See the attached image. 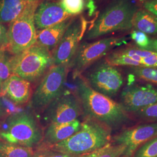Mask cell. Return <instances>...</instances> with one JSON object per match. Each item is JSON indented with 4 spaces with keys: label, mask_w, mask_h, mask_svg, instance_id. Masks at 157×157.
<instances>
[{
    "label": "cell",
    "mask_w": 157,
    "mask_h": 157,
    "mask_svg": "<svg viewBox=\"0 0 157 157\" xmlns=\"http://www.w3.org/2000/svg\"><path fill=\"white\" fill-rule=\"evenodd\" d=\"M28 80L14 74L2 84L1 93L17 104L28 102L31 95V84Z\"/></svg>",
    "instance_id": "obj_15"
},
{
    "label": "cell",
    "mask_w": 157,
    "mask_h": 157,
    "mask_svg": "<svg viewBox=\"0 0 157 157\" xmlns=\"http://www.w3.org/2000/svg\"><path fill=\"white\" fill-rule=\"evenodd\" d=\"M112 130L104 124L86 118L78 132L48 149L70 155L81 156L102 148L112 140Z\"/></svg>",
    "instance_id": "obj_2"
},
{
    "label": "cell",
    "mask_w": 157,
    "mask_h": 157,
    "mask_svg": "<svg viewBox=\"0 0 157 157\" xmlns=\"http://www.w3.org/2000/svg\"><path fill=\"white\" fill-rule=\"evenodd\" d=\"M32 147L0 143V157H33Z\"/></svg>",
    "instance_id": "obj_21"
},
{
    "label": "cell",
    "mask_w": 157,
    "mask_h": 157,
    "mask_svg": "<svg viewBox=\"0 0 157 157\" xmlns=\"http://www.w3.org/2000/svg\"><path fill=\"white\" fill-rule=\"evenodd\" d=\"M81 125L82 122L78 119L69 122L50 124L45 130L44 141L50 146L65 140L78 132Z\"/></svg>",
    "instance_id": "obj_17"
},
{
    "label": "cell",
    "mask_w": 157,
    "mask_h": 157,
    "mask_svg": "<svg viewBox=\"0 0 157 157\" xmlns=\"http://www.w3.org/2000/svg\"><path fill=\"white\" fill-rule=\"evenodd\" d=\"M67 67L52 65L45 73L32 97L31 104L34 109L47 107L64 92Z\"/></svg>",
    "instance_id": "obj_9"
},
{
    "label": "cell",
    "mask_w": 157,
    "mask_h": 157,
    "mask_svg": "<svg viewBox=\"0 0 157 157\" xmlns=\"http://www.w3.org/2000/svg\"><path fill=\"white\" fill-rule=\"evenodd\" d=\"M28 3L22 0H0V23H11L23 11Z\"/></svg>",
    "instance_id": "obj_19"
},
{
    "label": "cell",
    "mask_w": 157,
    "mask_h": 157,
    "mask_svg": "<svg viewBox=\"0 0 157 157\" xmlns=\"http://www.w3.org/2000/svg\"><path fill=\"white\" fill-rule=\"evenodd\" d=\"M126 70L129 77L157 87V67H126Z\"/></svg>",
    "instance_id": "obj_20"
},
{
    "label": "cell",
    "mask_w": 157,
    "mask_h": 157,
    "mask_svg": "<svg viewBox=\"0 0 157 157\" xmlns=\"http://www.w3.org/2000/svg\"><path fill=\"white\" fill-rule=\"evenodd\" d=\"M8 45V31L0 23V50H4Z\"/></svg>",
    "instance_id": "obj_31"
},
{
    "label": "cell",
    "mask_w": 157,
    "mask_h": 157,
    "mask_svg": "<svg viewBox=\"0 0 157 157\" xmlns=\"http://www.w3.org/2000/svg\"><path fill=\"white\" fill-rule=\"evenodd\" d=\"M133 28L148 36H157V18L144 9L138 10L133 19Z\"/></svg>",
    "instance_id": "obj_18"
},
{
    "label": "cell",
    "mask_w": 157,
    "mask_h": 157,
    "mask_svg": "<svg viewBox=\"0 0 157 157\" xmlns=\"http://www.w3.org/2000/svg\"><path fill=\"white\" fill-rule=\"evenodd\" d=\"M157 136V122H145L121 130L111 141L113 144L125 146V157H131L139 146Z\"/></svg>",
    "instance_id": "obj_12"
},
{
    "label": "cell",
    "mask_w": 157,
    "mask_h": 157,
    "mask_svg": "<svg viewBox=\"0 0 157 157\" xmlns=\"http://www.w3.org/2000/svg\"><path fill=\"white\" fill-rule=\"evenodd\" d=\"M130 115L134 121L140 123L157 122V103Z\"/></svg>",
    "instance_id": "obj_23"
},
{
    "label": "cell",
    "mask_w": 157,
    "mask_h": 157,
    "mask_svg": "<svg viewBox=\"0 0 157 157\" xmlns=\"http://www.w3.org/2000/svg\"><path fill=\"white\" fill-rule=\"evenodd\" d=\"M59 4L69 15L74 17L83 11L86 6L85 0H60Z\"/></svg>",
    "instance_id": "obj_25"
},
{
    "label": "cell",
    "mask_w": 157,
    "mask_h": 157,
    "mask_svg": "<svg viewBox=\"0 0 157 157\" xmlns=\"http://www.w3.org/2000/svg\"><path fill=\"white\" fill-rule=\"evenodd\" d=\"M12 74L11 58L6 55L4 50H0V81L3 83Z\"/></svg>",
    "instance_id": "obj_27"
},
{
    "label": "cell",
    "mask_w": 157,
    "mask_h": 157,
    "mask_svg": "<svg viewBox=\"0 0 157 157\" xmlns=\"http://www.w3.org/2000/svg\"><path fill=\"white\" fill-rule=\"evenodd\" d=\"M105 60L110 65L115 67H141L139 62L121 53L118 50L110 52L105 57Z\"/></svg>",
    "instance_id": "obj_22"
},
{
    "label": "cell",
    "mask_w": 157,
    "mask_h": 157,
    "mask_svg": "<svg viewBox=\"0 0 157 157\" xmlns=\"http://www.w3.org/2000/svg\"><path fill=\"white\" fill-rule=\"evenodd\" d=\"M125 37L104 38L93 43H83L78 46L70 66L72 67L73 77L76 78L87 67L107 56L114 48L127 43Z\"/></svg>",
    "instance_id": "obj_8"
},
{
    "label": "cell",
    "mask_w": 157,
    "mask_h": 157,
    "mask_svg": "<svg viewBox=\"0 0 157 157\" xmlns=\"http://www.w3.org/2000/svg\"><path fill=\"white\" fill-rule=\"evenodd\" d=\"M141 65L144 67H157V52H154L151 56L143 58Z\"/></svg>",
    "instance_id": "obj_30"
},
{
    "label": "cell",
    "mask_w": 157,
    "mask_h": 157,
    "mask_svg": "<svg viewBox=\"0 0 157 157\" xmlns=\"http://www.w3.org/2000/svg\"><path fill=\"white\" fill-rule=\"evenodd\" d=\"M126 147L123 145L113 144L112 143L107 149L97 157H126Z\"/></svg>",
    "instance_id": "obj_28"
},
{
    "label": "cell",
    "mask_w": 157,
    "mask_h": 157,
    "mask_svg": "<svg viewBox=\"0 0 157 157\" xmlns=\"http://www.w3.org/2000/svg\"><path fill=\"white\" fill-rule=\"evenodd\" d=\"M143 7L157 18V0H146L143 3Z\"/></svg>",
    "instance_id": "obj_32"
},
{
    "label": "cell",
    "mask_w": 157,
    "mask_h": 157,
    "mask_svg": "<svg viewBox=\"0 0 157 157\" xmlns=\"http://www.w3.org/2000/svg\"><path fill=\"white\" fill-rule=\"evenodd\" d=\"M85 75V81L96 91L113 98L124 88V76L117 67L105 60L95 62Z\"/></svg>",
    "instance_id": "obj_7"
},
{
    "label": "cell",
    "mask_w": 157,
    "mask_h": 157,
    "mask_svg": "<svg viewBox=\"0 0 157 157\" xmlns=\"http://www.w3.org/2000/svg\"><path fill=\"white\" fill-rule=\"evenodd\" d=\"M71 17L62 8L59 2L45 1L37 6L34 13L36 29L43 30L62 22Z\"/></svg>",
    "instance_id": "obj_14"
},
{
    "label": "cell",
    "mask_w": 157,
    "mask_h": 157,
    "mask_svg": "<svg viewBox=\"0 0 157 157\" xmlns=\"http://www.w3.org/2000/svg\"><path fill=\"white\" fill-rule=\"evenodd\" d=\"M130 38L134 41L136 45L143 50L152 51V39L146 34L134 29L130 33Z\"/></svg>",
    "instance_id": "obj_26"
},
{
    "label": "cell",
    "mask_w": 157,
    "mask_h": 157,
    "mask_svg": "<svg viewBox=\"0 0 157 157\" xmlns=\"http://www.w3.org/2000/svg\"><path fill=\"white\" fill-rule=\"evenodd\" d=\"M82 112L78 97L71 92L64 91L47 107L45 117L50 124L65 123L78 119Z\"/></svg>",
    "instance_id": "obj_13"
},
{
    "label": "cell",
    "mask_w": 157,
    "mask_h": 157,
    "mask_svg": "<svg viewBox=\"0 0 157 157\" xmlns=\"http://www.w3.org/2000/svg\"><path fill=\"white\" fill-rule=\"evenodd\" d=\"M73 17H71L62 22L39 30L37 32L36 44L50 51L54 50L62 39L68 27L73 22Z\"/></svg>",
    "instance_id": "obj_16"
},
{
    "label": "cell",
    "mask_w": 157,
    "mask_h": 157,
    "mask_svg": "<svg viewBox=\"0 0 157 157\" xmlns=\"http://www.w3.org/2000/svg\"><path fill=\"white\" fill-rule=\"evenodd\" d=\"M138 10L132 0H112L86 33V39H95L113 32L131 29Z\"/></svg>",
    "instance_id": "obj_3"
},
{
    "label": "cell",
    "mask_w": 157,
    "mask_h": 157,
    "mask_svg": "<svg viewBox=\"0 0 157 157\" xmlns=\"http://www.w3.org/2000/svg\"><path fill=\"white\" fill-rule=\"evenodd\" d=\"M2 106H1V102H0V118L2 115Z\"/></svg>",
    "instance_id": "obj_36"
},
{
    "label": "cell",
    "mask_w": 157,
    "mask_h": 157,
    "mask_svg": "<svg viewBox=\"0 0 157 157\" xmlns=\"http://www.w3.org/2000/svg\"><path fill=\"white\" fill-rule=\"evenodd\" d=\"M12 74L34 82L54 65L52 56L44 48L35 44L11 58Z\"/></svg>",
    "instance_id": "obj_4"
},
{
    "label": "cell",
    "mask_w": 157,
    "mask_h": 157,
    "mask_svg": "<svg viewBox=\"0 0 157 157\" xmlns=\"http://www.w3.org/2000/svg\"><path fill=\"white\" fill-rule=\"evenodd\" d=\"M25 1L26 3H32V2H40V0H22Z\"/></svg>",
    "instance_id": "obj_35"
},
{
    "label": "cell",
    "mask_w": 157,
    "mask_h": 157,
    "mask_svg": "<svg viewBox=\"0 0 157 157\" xmlns=\"http://www.w3.org/2000/svg\"><path fill=\"white\" fill-rule=\"evenodd\" d=\"M87 22L83 18L73 19L52 55L54 65L70 66L85 32Z\"/></svg>",
    "instance_id": "obj_10"
},
{
    "label": "cell",
    "mask_w": 157,
    "mask_h": 157,
    "mask_svg": "<svg viewBox=\"0 0 157 157\" xmlns=\"http://www.w3.org/2000/svg\"><path fill=\"white\" fill-rule=\"evenodd\" d=\"M51 150L48 148H43L34 154L33 157H78Z\"/></svg>",
    "instance_id": "obj_29"
},
{
    "label": "cell",
    "mask_w": 157,
    "mask_h": 157,
    "mask_svg": "<svg viewBox=\"0 0 157 157\" xmlns=\"http://www.w3.org/2000/svg\"><path fill=\"white\" fill-rule=\"evenodd\" d=\"M119 103L129 115L157 103V87L130 82L122 89Z\"/></svg>",
    "instance_id": "obj_11"
},
{
    "label": "cell",
    "mask_w": 157,
    "mask_h": 157,
    "mask_svg": "<svg viewBox=\"0 0 157 157\" xmlns=\"http://www.w3.org/2000/svg\"><path fill=\"white\" fill-rule=\"evenodd\" d=\"M131 157H157V136L139 146Z\"/></svg>",
    "instance_id": "obj_24"
},
{
    "label": "cell",
    "mask_w": 157,
    "mask_h": 157,
    "mask_svg": "<svg viewBox=\"0 0 157 157\" xmlns=\"http://www.w3.org/2000/svg\"><path fill=\"white\" fill-rule=\"evenodd\" d=\"M39 4L40 2L28 3L22 13L10 23L6 48L13 56L26 50L36 43L34 13Z\"/></svg>",
    "instance_id": "obj_5"
},
{
    "label": "cell",
    "mask_w": 157,
    "mask_h": 157,
    "mask_svg": "<svg viewBox=\"0 0 157 157\" xmlns=\"http://www.w3.org/2000/svg\"><path fill=\"white\" fill-rule=\"evenodd\" d=\"M78 99L86 118L104 124L111 130H121L134 122L121 104L91 88L84 78H78Z\"/></svg>",
    "instance_id": "obj_1"
},
{
    "label": "cell",
    "mask_w": 157,
    "mask_h": 157,
    "mask_svg": "<svg viewBox=\"0 0 157 157\" xmlns=\"http://www.w3.org/2000/svg\"><path fill=\"white\" fill-rule=\"evenodd\" d=\"M0 137L7 143L28 147L38 144L43 138L36 119L27 112L11 115L6 126L0 132Z\"/></svg>",
    "instance_id": "obj_6"
},
{
    "label": "cell",
    "mask_w": 157,
    "mask_h": 157,
    "mask_svg": "<svg viewBox=\"0 0 157 157\" xmlns=\"http://www.w3.org/2000/svg\"><path fill=\"white\" fill-rule=\"evenodd\" d=\"M111 143H110V144H111ZM110 144H108L107 146L104 147H103L102 148H101V149H100V150H97V151L93 152H91V153H89V154H85V155H81V156H80V157H97L99 155H100L101 153H102L104 151L107 149V147L109 146V145Z\"/></svg>",
    "instance_id": "obj_33"
},
{
    "label": "cell",
    "mask_w": 157,
    "mask_h": 157,
    "mask_svg": "<svg viewBox=\"0 0 157 157\" xmlns=\"http://www.w3.org/2000/svg\"><path fill=\"white\" fill-rule=\"evenodd\" d=\"M2 83L0 81V93H1V90H2Z\"/></svg>",
    "instance_id": "obj_37"
},
{
    "label": "cell",
    "mask_w": 157,
    "mask_h": 157,
    "mask_svg": "<svg viewBox=\"0 0 157 157\" xmlns=\"http://www.w3.org/2000/svg\"><path fill=\"white\" fill-rule=\"evenodd\" d=\"M152 47L153 51L157 52V39H152Z\"/></svg>",
    "instance_id": "obj_34"
}]
</instances>
